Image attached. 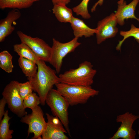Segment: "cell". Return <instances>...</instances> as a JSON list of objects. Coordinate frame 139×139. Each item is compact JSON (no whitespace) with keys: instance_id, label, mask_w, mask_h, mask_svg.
<instances>
[{"instance_id":"obj_7","label":"cell","mask_w":139,"mask_h":139,"mask_svg":"<svg viewBox=\"0 0 139 139\" xmlns=\"http://www.w3.org/2000/svg\"><path fill=\"white\" fill-rule=\"evenodd\" d=\"M31 114H26L21 117V121L28 125L27 137L31 133H33L32 139H41L42 135L47 125L44 117V113L38 106L32 109Z\"/></svg>"},{"instance_id":"obj_21","label":"cell","mask_w":139,"mask_h":139,"mask_svg":"<svg viewBox=\"0 0 139 139\" xmlns=\"http://www.w3.org/2000/svg\"><path fill=\"white\" fill-rule=\"evenodd\" d=\"M120 34L123 38L122 40L119 41V43L116 47L117 50H120L121 47L123 43L127 38L130 37H133L137 42L139 43V28H137L133 24L131 25L130 29L128 31H121Z\"/></svg>"},{"instance_id":"obj_24","label":"cell","mask_w":139,"mask_h":139,"mask_svg":"<svg viewBox=\"0 0 139 139\" xmlns=\"http://www.w3.org/2000/svg\"><path fill=\"white\" fill-rule=\"evenodd\" d=\"M19 90L20 95L23 100L28 95L32 92L33 90L30 82L19 83Z\"/></svg>"},{"instance_id":"obj_26","label":"cell","mask_w":139,"mask_h":139,"mask_svg":"<svg viewBox=\"0 0 139 139\" xmlns=\"http://www.w3.org/2000/svg\"><path fill=\"white\" fill-rule=\"evenodd\" d=\"M53 5L63 3L67 5L71 1V0H51Z\"/></svg>"},{"instance_id":"obj_18","label":"cell","mask_w":139,"mask_h":139,"mask_svg":"<svg viewBox=\"0 0 139 139\" xmlns=\"http://www.w3.org/2000/svg\"><path fill=\"white\" fill-rule=\"evenodd\" d=\"M18 64L22 72L28 78H33L36 75L38 69L36 63L28 59L20 57Z\"/></svg>"},{"instance_id":"obj_5","label":"cell","mask_w":139,"mask_h":139,"mask_svg":"<svg viewBox=\"0 0 139 139\" xmlns=\"http://www.w3.org/2000/svg\"><path fill=\"white\" fill-rule=\"evenodd\" d=\"M78 39L74 37L67 42L63 43L53 38L51 54L49 63L55 68L57 74L60 72L64 58L68 54L73 52L81 45Z\"/></svg>"},{"instance_id":"obj_28","label":"cell","mask_w":139,"mask_h":139,"mask_svg":"<svg viewBox=\"0 0 139 139\" xmlns=\"http://www.w3.org/2000/svg\"><path fill=\"white\" fill-rule=\"evenodd\" d=\"M124 1V0H120V1H119L118 2V3L121 2H123Z\"/></svg>"},{"instance_id":"obj_14","label":"cell","mask_w":139,"mask_h":139,"mask_svg":"<svg viewBox=\"0 0 139 139\" xmlns=\"http://www.w3.org/2000/svg\"><path fill=\"white\" fill-rule=\"evenodd\" d=\"M73 31L74 37H89L95 33L96 29L89 27L84 21L74 16L70 23Z\"/></svg>"},{"instance_id":"obj_12","label":"cell","mask_w":139,"mask_h":139,"mask_svg":"<svg viewBox=\"0 0 139 139\" xmlns=\"http://www.w3.org/2000/svg\"><path fill=\"white\" fill-rule=\"evenodd\" d=\"M139 0H133L127 5L125 1L118 3L117 10L115 12V15L118 24L121 26L125 24V20L129 19H133L139 22V18H137L134 14L136 7Z\"/></svg>"},{"instance_id":"obj_19","label":"cell","mask_w":139,"mask_h":139,"mask_svg":"<svg viewBox=\"0 0 139 139\" xmlns=\"http://www.w3.org/2000/svg\"><path fill=\"white\" fill-rule=\"evenodd\" d=\"M8 110H6L3 118L0 121V139H11L14 131L10 129L9 121L11 118L8 115Z\"/></svg>"},{"instance_id":"obj_15","label":"cell","mask_w":139,"mask_h":139,"mask_svg":"<svg viewBox=\"0 0 139 139\" xmlns=\"http://www.w3.org/2000/svg\"><path fill=\"white\" fill-rule=\"evenodd\" d=\"M66 5L63 3L54 5L53 13L60 22L70 23L73 16L72 10L68 7Z\"/></svg>"},{"instance_id":"obj_2","label":"cell","mask_w":139,"mask_h":139,"mask_svg":"<svg viewBox=\"0 0 139 139\" xmlns=\"http://www.w3.org/2000/svg\"><path fill=\"white\" fill-rule=\"evenodd\" d=\"M90 62L85 61L81 63L76 69H70L60 74V83L74 85L91 86L97 71L93 68Z\"/></svg>"},{"instance_id":"obj_25","label":"cell","mask_w":139,"mask_h":139,"mask_svg":"<svg viewBox=\"0 0 139 139\" xmlns=\"http://www.w3.org/2000/svg\"><path fill=\"white\" fill-rule=\"evenodd\" d=\"M6 104V101L3 97L0 101V121L2 120V118L5 113V107Z\"/></svg>"},{"instance_id":"obj_29","label":"cell","mask_w":139,"mask_h":139,"mask_svg":"<svg viewBox=\"0 0 139 139\" xmlns=\"http://www.w3.org/2000/svg\"><path fill=\"white\" fill-rule=\"evenodd\" d=\"M137 133H138V134H139V130H138V132H137Z\"/></svg>"},{"instance_id":"obj_1","label":"cell","mask_w":139,"mask_h":139,"mask_svg":"<svg viewBox=\"0 0 139 139\" xmlns=\"http://www.w3.org/2000/svg\"><path fill=\"white\" fill-rule=\"evenodd\" d=\"M45 62L40 60L37 65L38 71L33 78H28L33 91L37 92L40 97V104L45 105L46 97L53 86L60 82L59 77L56 72L47 66Z\"/></svg>"},{"instance_id":"obj_8","label":"cell","mask_w":139,"mask_h":139,"mask_svg":"<svg viewBox=\"0 0 139 139\" xmlns=\"http://www.w3.org/2000/svg\"><path fill=\"white\" fill-rule=\"evenodd\" d=\"M17 34L21 42L28 45L40 60L49 62L51 54V47L43 40L37 37H33L21 31Z\"/></svg>"},{"instance_id":"obj_4","label":"cell","mask_w":139,"mask_h":139,"mask_svg":"<svg viewBox=\"0 0 139 139\" xmlns=\"http://www.w3.org/2000/svg\"><path fill=\"white\" fill-rule=\"evenodd\" d=\"M45 102L50 108L52 114L60 120L67 133L71 136L68 112L70 105L67 100L57 90L52 88L47 94Z\"/></svg>"},{"instance_id":"obj_6","label":"cell","mask_w":139,"mask_h":139,"mask_svg":"<svg viewBox=\"0 0 139 139\" xmlns=\"http://www.w3.org/2000/svg\"><path fill=\"white\" fill-rule=\"evenodd\" d=\"M19 83L16 81H11L5 86L2 95L11 111L21 118L25 115L26 112L23 105V99L19 92Z\"/></svg>"},{"instance_id":"obj_10","label":"cell","mask_w":139,"mask_h":139,"mask_svg":"<svg viewBox=\"0 0 139 139\" xmlns=\"http://www.w3.org/2000/svg\"><path fill=\"white\" fill-rule=\"evenodd\" d=\"M118 24L114 13L99 21L96 29L97 42L99 45L106 39L115 36L118 31Z\"/></svg>"},{"instance_id":"obj_22","label":"cell","mask_w":139,"mask_h":139,"mask_svg":"<svg viewBox=\"0 0 139 139\" xmlns=\"http://www.w3.org/2000/svg\"><path fill=\"white\" fill-rule=\"evenodd\" d=\"M90 0H82L78 5L73 7L72 10L77 15H80L85 19L91 18L88 10V5Z\"/></svg>"},{"instance_id":"obj_20","label":"cell","mask_w":139,"mask_h":139,"mask_svg":"<svg viewBox=\"0 0 139 139\" xmlns=\"http://www.w3.org/2000/svg\"><path fill=\"white\" fill-rule=\"evenodd\" d=\"M12 58V55L7 50H4L0 53V67L8 73L12 72L14 67Z\"/></svg>"},{"instance_id":"obj_17","label":"cell","mask_w":139,"mask_h":139,"mask_svg":"<svg viewBox=\"0 0 139 139\" xmlns=\"http://www.w3.org/2000/svg\"><path fill=\"white\" fill-rule=\"evenodd\" d=\"M13 50L20 56L31 60L37 64L40 59L34 52L27 45L21 42L13 45Z\"/></svg>"},{"instance_id":"obj_16","label":"cell","mask_w":139,"mask_h":139,"mask_svg":"<svg viewBox=\"0 0 139 139\" xmlns=\"http://www.w3.org/2000/svg\"><path fill=\"white\" fill-rule=\"evenodd\" d=\"M40 0H0V8L20 9L30 7Z\"/></svg>"},{"instance_id":"obj_11","label":"cell","mask_w":139,"mask_h":139,"mask_svg":"<svg viewBox=\"0 0 139 139\" xmlns=\"http://www.w3.org/2000/svg\"><path fill=\"white\" fill-rule=\"evenodd\" d=\"M47 119L46 127L42 135V139H68L65 134L67 132L57 117L46 114Z\"/></svg>"},{"instance_id":"obj_23","label":"cell","mask_w":139,"mask_h":139,"mask_svg":"<svg viewBox=\"0 0 139 139\" xmlns=\"http://www.w3.org/2000/svg\"><path fill=\"white\" fill-rule=\"evenodd\" d=\"M40 103L39 97L35 93H32L27 96L23 100V105L24 108H29L31 110Z\"/></svg>"},{"instance_id":"obj_13","label":"cell","mask_w":139,"mask_h":139,"mask_svg":"<svg viewBox=\"0 0 139 139\" xmlns=\"http://www.w3.org/2000/svg\"><path fill=\"white\" fill-rule=\"evenodd\" d=\"M21 13L19 10L13 9L8 13L4 18L0 21V42L3 41L6 38L11 34L15 29L12 24L19 19Z\"/></svg>"},{"instance_id":"obj_9","label":"cell","mask_w":139,"mask_h":139,"mask_svg":"<svg viewBox=\"0 0 139 139\" xmlns=\"http://www.w3.org/2000/svg\"><path fill=\"white\" fill-rule=\"evenodd\" d=\"M139 118V116L129 112L117 116V122H121V124L114 135L109 139H135L136 133L133 129L134 122Z\"/></svg>"},{"instance_id":"obj_3","label":"cell","mask_w":139,"mask_h":139,"mask_svg":"<svg viewBox=\"0 0 139 139\" xmlns=\"http://www.w3.org/2000/svg\"><path fill=\"white\" fill-rule=\"evenodd\" d=\"M55 85L57 90L71 106L86 103L91 97L97 95L99 92L91 86L71 85L61 83Z\"/></svg>"},{"instance_id":"obj_27","label":"cell","mask_w":139,"mask_h":139,"mask_svg":"<svg viewBox=\"0 0 139 139\" xmlns=\"http://www.w3.org/2000/svg\"><path fill=\"white\" fill-rule=\"evenodd\" d=\"M104 0H99L92 6L91 9L92 12H93L95 10L96 7L98 5L101 6L103 3Z\"/></svg>"}]
</instances>
